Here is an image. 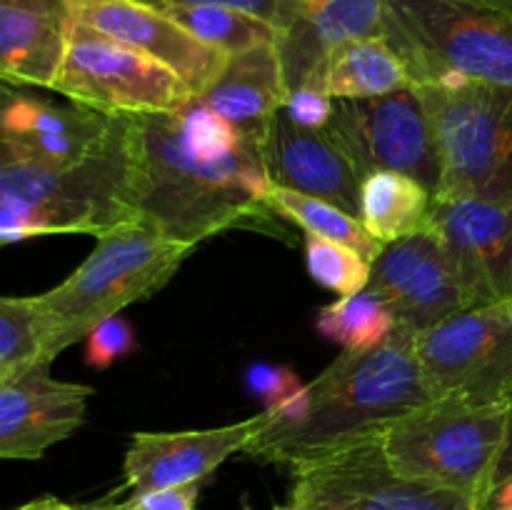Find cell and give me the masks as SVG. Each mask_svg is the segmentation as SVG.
I'll return each instance as SVG.
<instances>
[{
  "instance_id": "cell-1",
  "label": "cell",
  "mask_w": 512,
  "mask_h": 510,
  "mask_svg": "<svg viewBox=\"0 0 512 510\" xmlns=\"http://www.w3.org/2000/svg\"><path fill=\"white\" fill-rule=\"evenodd\" d=\"M430 400L415 333L398 325L383 345L345 350L318 378L270 408V423L243 453L295 473L350 445L378 438L390 423Z\"/></svg>"
},
{
  "instance_id": "cell-2",
  "label": "cell",
  "mask_w": 512,
  "mask_h": 510,
  "mask_svg": "<svg viewBox=\"0 0 512 510\" xmlns=\"http://www.w3.org/2000/svg\"><path fill=\"white\" fill-rule=\"evenodd\" d=\"M140 223L168 238L200 240L240 225H260L273 185L263 153L248 143L223 160H200L180 138L175 113L133 115Z\"/></svg>"
},
{
  "instance_id": "cell-9",
  "label": "cell",
  "mask_w": 512,
  "mask_h": 510,
  "mask_svg": "<svg viewBox=\"0 0 512 510\" xmlns=\"http://www.w3.org/2000/svg\"><path fill=\"white\" fill-rule=\"evenodd\" d=\"M433 398L473 405L512 403V300L468 308L415 335Z\"/></svg>"
},
{
  "instance_id": "cell-3",
  "label": "cell",
  "mask_w": 512,
  "mask_h": 510,
  "mask_svg": "<svg viewBox=\"0 0 512 510\" xmlns=\"http://www.w3.org/2000/svg\"><path fill=\"white\" fill-rule=\"evenodd\" d=\"M133 115H120L108 143L75 165L0 153V243L40 235H100L140 223Z\"/></svg>"
},
{
  "instance_id": "cell-33",
  "label": "cell",
  "mask_w": 512,
  "mask_h": 510,
  "mask_svg": "<svg viewBox=\"0 0 512 510\" xmlns=\"http://www.w3.org/2000/svg\"><path fill=\"white\" fill-rule=\"evenodd\" d=\"M200 485L203 483H188L130 495V498H125V510H195L198 508Z\"/></svg>"
},
{
  "instance_id": "cell-28",
  "label": "cell",
  "mask_w": 512,
  "mask_h": 510,
  "mask_svg": "<svg viewBox=\"0 0 512 510\" xmlns=\"http://www.w3.org/2000/svg\"><path fill=\"white\" fill-rule=\"evenodd\" d=\"M305 265L315 283L333 290L340 298L368 288L373 273V263L353 248L318 235H305Z\"/></svg>"
},
{
  "instance_id": "cell-10",
  "label": "cell",
  "mask_w": 512,
  "mask_h": 510,
  "mask_svg": "<svg viewBox=\"0 0 512 510\" xmlns=\"http://www.w3.org/2000/svg\"><path fill=\"white\" fill-rule=\"evenodd\" d=\"M325 133L360 178L393 170L420 180L433 198L438 195L443 165L428 108L415 85L378 98L335 100Z\"/></svg>"
},
{
  "instance_id": "cell-16",
  "label": "cell",
  "mask_w": 512,
  "mask_h": 510,
  "mask_svg": "<svg viewBox=\"0 0 512 510\" xmlns=\"http://www.w3.org/2000/svg\"><path fill=\"white\" fill-rule=\"evenodd\" d=\"M120 115L85 105H55L25 93H3L0 153L45 165H75L98 153Z\"/></svg>"
},
{
  "instance_id": "cell-34",
  "label": "cell",
  "mask_w": 512,
  "mask_h": 510,
  "mask_svg": "<svg viewBox=\"0 0 512 510\" xmlns=\"http://www.w3.org/2000/svg\"><path fill=\"white\" fill-rule=\"evenodd\" d=\"M140 3L155 5V8H185V5H223V8L243 10V13L258 15L268 23H278L280 0H140Z\"/></svg>"
},
{
  "instance_id": "cell-38",
  "label": "cell",
  "mask_w": 512,
  "mask_h": 510,
  "mask_svg": "<svg viewBox=\"0 0 512 510\" xmlns=\"http://www.w3.org/2000/svg\"><path fill=\"white\" fill-rule=\"evenodd\" d=\"M463 3H470V5H478V8L498 10V13L512 15V0H463Z\"/></svg>"
},
{
  "instance_id": "cell-13",
  "label": "cell",
  "mask_w": 512,
  "mask_h": 510,
  "mask_svg": "<svg viewBox=\"0 0 512 510\" xmlns=\"http://www.w3.org/2000/svg\"><path fill=\"white\" fill-rule=\"evenodd\" d=\"M368 288L388 303L400 328L415 335L465 310L448 253L428 228L385 245Z\"/></svg>"
},
{
  "instance_id": "cell-12",
  "label": "cell",
  "mask_w": 512,
  "mask_h": 510,
  "mask_svg": "<svg viewBox=\"0 0 512 510\" xmlns=\"http://www.w3.org/2000/svg\"><path fill=\"white\" fill-rule=\"evenodd\" d=\"M425 228L448 253L465 310L512 300V205L438 195Z\"/></svg>"
},
{
  "instance_id": "cell-24",
  "label": "cell",
  "mask_w": 512,
  "mask_h": 510,
  "mask_svg": "<svg viewBox=\"0 0 512 510\" xmlns=\"http://www.w3.org/2000/svg\"><path fill=\"white\" fill-rule=\"evenodd\" d=\"M55 360V320L40 295L0 300V383Z\"/></svg>"
},
{
  "instance_id": "cell-5",
  "label": "cell",
  "mask_w": 512,
  "mask_h": 510,
  "mask_svg": "<svg viewBox=\"0 0 512 510\" xmlns=\"http://www.w3.org/2000/svg\"><path fill=\"white\" fill-rule=\"evenodd\" d=\"M198 248L168 238L145 223L100 235L88 258L55 288L40 295L55 320V355L88 338L100 320L163 288Z\"/></svg>"
},
{
  "instance_id": "cell-14",
  "label": "cell",
  "mask_w": 512,
  "mask_h": 510,
  "mask_svg": "<svg viewBox=\"0 0 512 510\" xmlns=\"http://www.w3.org/2000/svg\"><path fill=\"white\" fill-rule=\"evenodd\" d=\"M73 18L168 65L190 85L195 98L213 85L230 58L188 33L160 8L140 0H75Z\"/></svg>"
},
{
  "instance_id": "cell-27",
  "label": "cell",
  "mask_w": 512,
  "mask_h": 510,
  "mask_svg": "<svg viewBox=\"0 0 512 510\" xmlns=\"http://www.w3.org/2000/svg\"><path fill=\"white\" fill-rule=\"evenodd\" d=\"M165 15L183 25L188 33L223 53L235 55L255 45H278V28L258 15L243 13L223 5H185V8H160Z\"/></svg>"
},
{
  "instance_id": "cell-35",
  "label": "cell",
  "mask_w": 512,
  "mask_h": 510,
  "mask_svg": "<svg viewBox=\"0 0 512 510\" xmlns=\"http://www.w3.org/2000/svg\"><path fill=\"white\" fill-rule=\"evenodd\" d=\"M123 493L125 485H120L118 490L108 493L105 498L93 500V503H65V500L53 498V495H45V498L30 500V503L10 510H123V498H120Z\"/></svg>"
},
{
  "instance_id": "cell-25",
  "label": "cell",
  "mask_w": 512,
  "mask_h": 510,
  "mask_svg": "<svg viewBox=\"0 0 512 510\" xmlns=\"http://www.w3.org/2000/svg\"><path fill=\"white\" fill-rule=\"evenodd\" d=\"M265 205L275 215L303 228L308 235H318V238L348 245L355 253L363 255L368 263H375L385 250V245L368 233L360 218H355L348 210L338 208V205L328 203L323 198L273 183L268 188V195H265Z\"/></svg>"
},
{
  "instance_id": "cell-31",
  "label": "cell",
  "mask_w": 512,
  "mask_h": 510,
  "mask_svg": "<svg viewBox=\"0 0 512 510\" xmlns=\"http://www.w3.org/2000/svg\"><path fill=\"white\" fill-rule=\"evenodd\" d=\"M245 388L253 398H258L265 405L263 410L275 408L290 395L303 388L300 378L288 365H270V363H253L245 373Z\"/></svg>"
},
{
  "instance_id": "cell-4",
  "label": "cell",
  "mask_w": 512,
  "mask_h": 510,
  "mask_svg": "<svg viewBox=\"0 0 512 510\" xmlns=\"http://www.w3.org/2000/svg\"><path fill=\"white\" fill-rule=\"evenodd\" d=\"M508 415L510 405L433 398L390 423L380 445L400 475L465 495L483 510L493 493Z\"/></svg>"
},
{
  "instance_id": "cell-7",
  "label": "cell",
  "mask_w": 512,
  "mask_h": 510,
  "mask_svg": "<svg viewBox=\"0 0 512 510\" xmlns=\"http://www.w3.org/2000/svg\"><path fill=\"white\" fill-rule=\"evenodd\" d=\"M418 93L443 165L438 195L512 205V93L473 80L463 88L418 85Z\"/></svg>"
},
{
  "instance_id": "cell-11",
  "label": "cell",
  "mask_w": 512,
  "mask_h": 510,
  "mask_svg": "<svg viewBox=\"0 0 512 510\" xmlns=\"http://www.w3.org/2000/svg\"><path fill=\"white\" fill-rule=\"evenodd\" d=\"M293 478L290 498L318 510H480L465 495L400 475L380 435L305 465Z\"/></svg>"
},
{
  "instance_id": "cell-18",
  "label": "cell",
  "mask_w": 512,
  "mask_h": 510,
  "mask_svg": "<svg viewBox=\"0 0 512 510\" xmlns=\"http://www.w3.org/2000/svg\"><path fill=\"white\" fill-rule=\"evenodd\" d=\"M388 0H280L278 53L288 93L313 80L328 53L385 30Z\"/></svg>"
},
{
  "instance_id": "cell-21",
  "label": "cell",
  "mask_w": 512,
  "mask_h": 510,
  "mask_svg": "<svg viewBox=\"0 0 512 510\" xmlns=\"http://www.w3.org/2000/svg\"><path fill=\"white\" fill-rule=\"evenodd\" d=\"M200 100L238 125L250 143L263 148L275 113L288 100L278 45H255L230 55L223 73L200 95Z\"/></svg>"
},
{
  "instance_id": "cell-15",
  "label": "cell",
  "mask_w": 512,
  "mask_h": 510,
  "mask_svg": "<svg viewBox=\"0 0 512 510\" xmlns=\"http://www.w3.org/2000/svg\"><path fill=\"white\" fill-rule=\"evenodd\" d=\"M270 423L268 410L240 423L183 433H135L123 460L125 490L133 495L175 485L203 483L230 455L243 453L245 445Z\"/></svg>"
},
{
  "instance_id": "cell-19",
  "label": "cell",
  "mask_w": 512,
  "mask_h": 510,
  "mask_svg": "<svg viewBox=\"0 0 512 510\" xmlns=\"http://www.w3.org/2000/svg\"><path fill=\"white\" fill-rule=\"evenodd\" d=\"M260 153L275 185L323 198L360 218L363 178L325 130L303 128L283 105L270 123Z\"/></svg>"
},
{
  "instance_id": "cell-26",
  "label": "cell",
  "mask_w": 512,
  "mask_h": 510,
  "mask_svg": "<svg viewBox=\"0 0 512 510\" xmlns=\"http://www.w3.org/2000/svg\"><path fill=\"white\" fill-rule=\"evenodd\" d=\"M315 328L340 348L370 350L383 345L398 330V320L378 293L365 288L320 308Z\"/></svg>"
},
{
  "instance_id": "cell-30",
  "label": "cell",
  "mask_w": 512,
  "mask_h": 510,
  "mask_svg": "<svg viewBox=\"0 0 512 510\" xmlns=\"http://www.w3.org/2000/svg\"><path fill=\"white\" fill-rule=\"evenodd\" d=\"M135 350V333L130 323L118 315L100 320L85 338V363L95 370H105L115 360L125 358Z\"/></svg>"
},
{
  "instance_id": "cell-32",
  "label": "cell",
  "mask_w": 512,
  "mask_h": 510,
  "mask_svg": "<svg viewBox=\"0 0 512 510\" xmlns=\"http://www.w3.org/2000/svg\"><path fill=\"white\" fill-rule=\"evenodd\" d=\"M335 100L328 93H323L320 88L313 85H303V88H295L288 93L285 100V110H288L290 118L298 125L310 130H325L328 128L330 118H333Z\"/></svg>"
},
{
  "instance_id": "cell-40",
  "label": "cell",
  "mask_w": 512,
  "mask_h": 510,
  "mask_svg": "<svg viewBox=\"0 0 512 510\" xmlns=\"http://www.w3.org/2000/svg\"><path fill=\"white\" fill-rule=\"evenodd\" d=\"M123 510H125V500H123Z\"/></svg>"
},
{
  "instance_id": "cell-39",
  "label": "cell",
  "mask_w": 512,
  "mask_h": 510,
  "mask_svg": "<svg viewBox=\"0 0 512 510\" xmlns=\"http://www.w3.org/2000/svg\"><path fill=\"white\" fill-rule=\"evenodd\" d=\"M275 510H318V508H313V505L303 503V500L290 498V503H285V505H275Z\"/></svg>"
},
{
  "instance_id": "cell-20",
  "label": "cell",
  "mask_w": 512,
  "mask_h": 510,
  "mask_svg": "<svg viewBox=\"0 0 512 510\" xmlns=\"http://www.w3.org/2000/svg\"><path fill=\"white\" fill-rule=\"evenodd\" d=\"M75 0H0V75L53 90L68 50Z\"/></svg>"
},
{
  "instance_id": "cell-23",
  "label": "cell",
  "mask_w": 512,
  "mask_h": 510,
  "mask_svg": "<svg viewBox=\"0 0 512 510\" xmlns=\"http://www.w3.org/2000/svg\"><path fill=\"white\" fill-rule=\"evenodd\" d=\"M433 193L405 173L380 170L360 183V223L383 245L425 230Z\"/></svg>"
},
{
  "instance_id": "cell-17",
  "label": "cell",
  "mask_w": 512,
  "mask_h": 510,
  "mask_svg": "<svg viewBox=\"0 0 512 510\" xmlns=\"http://www.w3.org/2000/svg\"><path fill=\"white\" fill-rule=\"evenodd\" d=\"M38 365L0 383V458L38 460L85 423L93 388L50 378Z\"/></svg>"
},
{
  "instance_id": "cell-37",
  "label": "cell",
  "mask_w": 512,
  "mask_h": 510,
  "mask_svg": "<svg viewBox=\"0 0 512 510\" xmlns=\"http://www.w3.org/2000/svg\"><path fill=\"white\" fill-rule=\"evenodd\" d=\"M512 475V403H510V415H508V433H505V445L503 453H500L498 470H495V483H500L503 478ZM493 483V488H495Z\"/></svg>"
},
{
  "instance_id": "cell-29",
  "label": "cell",
  "mask_w": 512,
  "mask_h": 510,
  "mask_svg": "<svg viewBox=\"0 0 512 510\" xmlns=\"http://www.w3.org/2000/svg\"><path fill=\"white\" fill-rule=\"evenodd\" d=\"M175 120L183 145L200 160L230 158L250 143L238 125L215 113L200 98H193L180 113H175Z\"/></svg>"
},
{
  "instance_id": "cell-36",
  "label": "cell",
  "mask_w": 512,
  "mask_h": 510,
  "mask_svg": "<svg viewBox=\"0 0 512 510\" xmlns=\"http://www.w3.org/2000/svg\"><path fill=\"white\" fill-rule=\"evenodd\" d=\"M483 510H512V475L495 483L493 493H490L488 503Z\"/></svg>"
},
{
  "instance_id": "cell-6",
  "label": "cell",
  "mask_w": 512,
  "mask_h": 510,
  "mask_svg": "<svg viewBox=\"0 0 512 510\" xmlns=\"http://www.w3.org/2000/svg\"><path fill=\"white\" fill-rule=\"evenodd\" d=\"M383 38L413 85L445 75L512 93V15L463 0H388Z\"/></svg>"
},
{
  "instance_id": "cell-22",
  "label": "cell",
  "mask_w": 512,
  "mask_h": 510,
  "mask_svg": "<svg viewBox=\"0 0 512 510\" xmlns=\"http://www.w3.org/2000/svg\"><path fill=\"white\" fill-rule=\"evenodd\" d=\"M308 85L333 100H358L410 88L413 80L393 45L383 35H375L348 40L330 50Z\"/></svg>"
},
{
  "instance_id": "cell-8",
  "label": "cell",
  "mask_w": 512,
  "mask_h": 510,
  "mask_svg": "<svg viewBox=\"0 0 512 510\" xmlns=\"http://www.w3.org/2000/svg\"><path fill=\"white\" fill-rule=\"evenodd\" d=\"M55 93L105 115L180 113L195 93L175 70L73 20Z\"/></svg>"
}]
</instances>
